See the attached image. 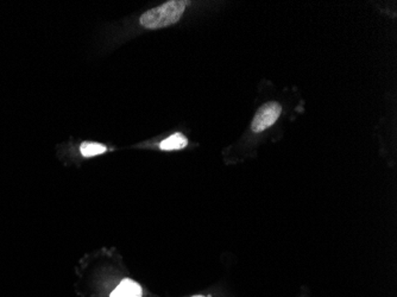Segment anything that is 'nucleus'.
I'll use <instances>...</instances> for the list:
<instances>
[{
	"label": "nucleus",
	"mask_w": 397,
	"mask_h": 297,
	"mask_svg": "<svg viewBox=\"0 0 397 297\" xmlns=\"http://www.w3.org/2000/svg\"><path fill=\"white\" fill-rule=\"evenodd\" d=\"M187 1L181 0H171L166 1L164 4L157 8H151L146 13H143L139 23L146 29H162L169 26V25L178 23L181 20L186 6Z\"/></svg>",
	"instance_id": "f257e3e1"
},
{
	"label": "nucleus",
	"mask_w": 397,
	"mask_h": 297,
	"mask_svg": "<svg viewBox=\"0 0 397 297\" xmlns=\"http://www.w3.org/2000/svg\"><path fill=\"white\" fill-rule=\"evenodd\" d=\"M281 112H282V107H281V105L279 102L272 101V102L264 104L257 111L255 118L252 121V131L256 133H260L264 131V130H267V128H270L279 119Z\"/></svg>",
	"instance_id": "f03ea898"
},
{
	"label": "nucleus",
	"mask_w": 397,
	"mask_h": 297,
	"mask_svg": "<svg viewBox=\"0 0 397 297\" xmlns=\"http://www.w3.org/2000/svg\"><path fill=\"white\" fill-rule=\"evenodd\" d=\"M142 287L130 278L123 280L117 288L111 293L110 297H142Z\"/></svg>",
	"instance_id": "7ed1b4c3"
},
{
	"label": "nucleus",
	"mask_w": 397,
	"mask_h": 297,
	"mask_svg": "<svg viewBox=\"0 0 397 297\" xmlns=\"http://www.w3.org/2000/svg\"><path fill=\"white\" fill-rule=\"evenodd\" d=\"M188 144L186 137L182 133H174L171 137H168L166 139L159 144V148L166 151H171V150H180V148H186Z\"/></svg>",
	"instance_id": "20e7f679"
},
{
	"label": "nucleus",
	"mask_w": 397,
	"mask_h": 297,
	"mask_svg": "<svg viewBox=\"0 0 397 297\" xmlns=\"http://www.w3.org/2000/svg\"><path fill=\"white\" fill-rule=\"evenodd\" d=\"M105 145L100 144V143H93V142H86L82 143L80 146V151H81L82 156L84 157H93L100 153H106Z\"/></svg>",
	"instance_id": "39448f33"
},
{
	"label": "nucleus",
	"mask_w": 397,
	"mask_h": 297,
	"mask_svg": "<svg viewBox=\"0 0 397 297\" xmlns=\"http://www.w3.org/2000/svg\"><path fill=\"white\" fill-rule=\"evenodd\" d=\"M192 297H206V296H203V295H195V296H192Z\"/></svg>",
	"instance_id": "423d86ee"
}]
</instances>
